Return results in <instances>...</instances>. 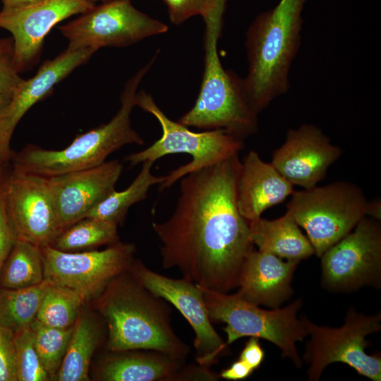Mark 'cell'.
Segmentation results:
<instances>
[{"mask_svg":"<svg viewBox=\"0 0 381 381\" xmlns=\"http://www.w3.org/2000/svg\"><path fill=\"white\" fill-rule=\"evenodd\" d=\"M241 161L236 154L180 179L171 216L153 222L162 266L204 289L228 293L237 288L243 260L253 248L249 222L237 206Z\"/></svg>","mask_w":381,"mask_h":381,"instance_id":"obj_1","label":"cell"},{"mask_svg":"<svg viewBox=\"0 0 381 381\" xmlns=\"http://www.w3.org/2000/svg\"><path fill=\"white\" fill-rule=\"evenodd\" d=\"M99 296L98 308L107 325L108 350H154L185 361L190 349L174 331L171 306L128 270L116 277Z\"/></svg>","mask_w":381,"mask_h":381,"instance_id":"obj_2","label":"cell"},{"mask_svg":"<svg viewBox=\"0 0 381 381\" xmlns=\"http://www.w3.org/2000/svg\"><path fill=\"white\" fill-rule=\"evenodd\" d=\"M308 0H279L258 15L246 34L248 101L259 114L289 89V72L301 44L302 11Z\"/></svg>","mask_w":381,"mask_h":381,"instance_id":"obj_3","label":"cell"},{"mask_svg":"<svg viewBox=\"0 0 381 381\" xmlns=\"http://www.w3.org/2000/svg\"><path fill=\"white\" fill-rule=\"evenodd\" d=\"M227 0H214L202 17L204 71L198 96L193 107L177 121L204 130L223 129L244 140L258 130V114L246 96L243 80L226 70L218 54V41Z\"/></svg>","mask_w":381,"mask_h":381,"instance_id":"obj_4","label":"cell"},{"mask_svg":"<svg viewBox=\"0 0 381 381\" xmlns=\"http://www.w3.org/2000/svg\"><path fill=\"white\" fill-rule=\"evenodd\" d=\"M155 57L126 83L121 94V106L107 123L78 135L63 150H46L28 145L12 153V168L46 177L98 166L112 152L128 144L143 145V138L132 128L131 114L135 107L138 85Z\"/></svg>","mask_w":381,"mask_h":381,"instance_id":"obj_5","label":"cell"},{"mask_svg":"<svg viewBox=\"0 0 381 381\" xmlns=\"http://www.w3.org/2000/svg\"><path fill=\"white\" fill-rule=\"evenodd\" d=\"M135 106L151 114L158 121L162 136L145 150L132 153L125 159L130 167L144 161L155 162L167 155L186 153L192 160L165 176L159 184V190L170 188L181 178L192 171L222 162L236 154L244 147L243 140L223 129L193 132L187 126L170 119L155 103L151 95L142 90L136 93Z\"/></svg>","mask_w":381,"mask_h":381,"instance_id":"obj_6","label":"cell"},{"mask_svg":"<svg viewBox=\"0 0 381 381\" xmlns=\"http://www.w3.org/2000/svg\"><path fill=\"white\" fill-rule=\"evenodd\" d=\"M200 288L211 321L226 324L224 331L227 345L243 337L266 339L277 346L282 356L290 358L297 368L301 367L303 361L296 343L308 336L303 321L296 316L302 306L301 299L283 308L268 310L238 298L235 294Z\"/></svg>","mask_w":381,"mask_h":381,"instance_id":"obj_7","label":"cell"},{"mask_svg":"<svg viewBox=\"0 0 381 381\" xmlns=\"http://www.w3.org/2000/svg\"><path fill=\"white\" fill-rule=\"evenodd\" d=\"M367 203L359 186L339 181L294 191L286 211L306 231L315 254L320 258L365 216Z\"/></svg>","mask_w":381,"mask_h":381,"instance_id":"obj_8","label":"cell"},{"mask_svg":"<svg viewBox=\"0 0 381 381\" xmlns=\"http://www.w3.org/2000/svg\"><path fill=\"white\" fill-rule=\"evenodd\" d=\"M301 319L310 336L303 354L309 365L308 380H319L324 369L336 362L347 364L373 381L381 380L380 356L365 352L368 344L366 337L381 329L380 312L368 316L350 308L344 325L337 328L319 326L305 316Z\"/></svg>","mask_w":381,"mask_h":381,"instance_id":"obj_9","label":"cell"},{"mask_svg":"<svg viewBox=\"0 0 381 381\" xmlns=\"http://www.w3.org/2000/svg\"><path fill=\"white\" fill-rule=\"evenodd\" d=\"M68 49L122 47L166 32L168 26L134 7L130 0H108L58 27Z\"/></svg>","mask_w":381,"mask_h":381,"instance_id":"obj_10","label":"cell"},{"mask_svg":"<svg viewBox=\"0 0 381 381\" xmlns=\"http://www.w3.org/2000/svg\"><path fill=\"white\" fill-rule=\"evenodd\" d=\"M41 252L44 279L87 300L99 296L116 277L129 270L136 248L119 241L102 250L65 252L46 246Z\"/></svg>","mask_w":381,"mask_h":381,"instance_id":"obj_11","label":"cell"},{"mask_svg":"<svg viewBox=\"0 0 381 381\" xmlns=\"http://www.w3.org/2000/svg\"><path fill=\"white\" fill-rule=\"evenodd\" d=\"M322 284L332 291L346 292L381 283V225L364 216L353 230L320 257Z\"/></svg>","mask_w":381,"mask_h":381,"instance_id":"obj_12","label":"cell"},{"mask_svg":"<svg viewBox=\"0 0 381 381\" xmlns=\"http://www.w3.org/2000/svg\"><path fill=\"white\" fill-rule=\"evenodd\" d=\"M7 214L17 239L51 246L61 233L48 177L12 168L1 182Z\"/></svg>","mask_w":381,"mask_h":381,"instance_id":"obj_13","label":"cell"},{"mask_svg":"<svg viewBox=\"0 0 381 381\" xmlns=\"http://www.w3.org/2000/svg\"><path fill=\"white\" fill-rule=\"evenodd\" d=\"M128 271L143 286L171 303L188 322L195 334L197 363L209 368L217 363L227 344L213 327L200 286L184 278L172 279L155 272L140 260H134Z\"/></svg>","mask_w":381,"mask_h":381,"instance_id":"obj_14","label":"cell"},{"mask_svg":"<svg viewBox=\"0 0 381 381\" xmlns=\"http://www.w3.org/2000/svg\"><path fill=\"white\" fill-rule=\"evenodd\" d=\"M95 6L87 0H43L25 7L2 8L0 28L12 35L18 71H26L37 62L44 40L54 26Z\"/></svg>","mask_w":381,"mask_h":381,"instance_id":"obj_15","label":"cell"},{"mask_svg":"<svg viewBox=\"0 0 381 381\" xmlns=\"http://www.w3.org/2000/svg\"><path fill=\"white\" fill-rule=\"evenodd\" d=\"M342 150L314 124L289 128L284 143L272 152L270 163L293 186L311 188L326 176Z\"/></svg>","mask_w":381,"mask_h":381,"instance_id":"obj_16","label":"cell"},{"mask_svg":"<svg viewBox=\"0 0 381 381\" xmlns=\"http://www.w3.org/2000/svg\"><path fill=\"white\" fill-rule=\"evenodd\" d=\"M123 164L114 159L78 171L48 177L61 231L87 217L115 190Z\"/></svg>","mask_w":381,"mask_h":381,"instance_id":"obj_17","label":"cell"},{"mask_svg":"<svg viewBox=\"0 0 381 381\" xmlns=\"http://www.w3.org/2000/svg\"><path fill=\"white\" fill-rule=\"evenodd\" d=\"M96 51L91 48H66L55 58L45 61L34 76L23 80L0 118V152L6 159H11V137L24 114Z\"/></svg>","mask_w":381,"mask_h":381,"instance_id":"obj_18","label":"cell"},{"mask_svg":"<svg viewBox=\"0 0 381 381\" xmlns=\"http://www.w3.org/2000/svg\"><path fill=\"white\" fill-rule=\"evenodd\" d=\"M299 262L252 248L243 260L235 295L252 304L278 308L292 295L291 282Z\"/></svg>","mask_w":381,"mask_h":381,"instance_id":"obj_19","label":"cell"},{"mask_svg":"<svg viewBox=\"0 0 381 381\" xmlns=\"http://www.w3.org/2000/svg\"><path fill=\"white\" fill-rule=\"evenodd\" d=\"M294 186L271 163L250 150L241 162L237 183V206L248 222L268 208L282 202L294 193Z\"/></svg>","mask_w":381,"mask_h":381,"instance_id":"obj_20","label":"cell"},{"mask_svg":"<svg viewBox=\"0 0 381 381\" xmlns=\"http://www.w3.org/2000/svg\"><path fill=\"white\" fill-rule=\"evenodd\" d=\"M101 363L98 378L105 381H181L184 362L147 349L111 351Z\"/></svg>","mask_w":381,"mask_h":381,"instance_id":"obj_21","label":"cell"},{"mask_svg":"<svg viewBox=\"0 0 381 381\" xmlns=\"http://www.w3.org/2000/svg\"><path fill=\"white\" fill-rule=\"evenodd\" d=\"M250 239L258 250L282 259L298 260L315 254L313 247L289 212L269 220L259 217L249 222Z\"/></svg>","mask_w":381,"mask_h":381,"instance_id":"obj_22","label":"cell"},{"mask_svg":"<svg viewBox=\"0 0 381 381\" xmlns=\"http://www.w3.org/2000/svg\"><path fill=\"white\" fill-rule=\"evenodd\" d=\"M100 327L87 313H80L66 351L56 373L59 381H86L91 358L100 339Z\"/></svg>","mask_w":381,"mask_h":381,"instance_id":"obj_23","label":"cell"},{"mask_svg":"<svg viewBox=\"0 0 381 381\" xmlns=\"http://www.w3.org/2000/svg\"><path fill=\"white\" fill-rule=\"evenodd\" d=\"M153 164L149 160L144 161L138 176L126 189L119 192L115 190L93 208L87 217L107 221L118 226L122 224L129 208L145 200L152 186L165 180V176H157L152 174Z\"/></svg>","mask_w":381,"mask_h":381,"instance_id":"obj_24","label":"cell"},{"mask_svg":"<svg viewBox=\"0 0 381 381\" xmlns=\"http://www.w3.org/2000/svg\"><path fill=\"white\" fill-rule=\"evenodd\" d=\"M52 284L44 279L37 285L25 288L0 287V326L14 333L30 327Z\"/></svg>","mask_w":381,"mask_h":381,"instance_id":"obj_25","label":"cell"},{"mask_svg":"<svg viewBox=\"0 0 381 381\" xmlns=\"http://www.w3.org/2000/svg\"><path fill=\"white\" fill-rule=\"evenodd\" d=\"M44 266L41 248L17 239L0 272V287L21 289L43 282Z\"/></svg>","mask_w":381,"mask_h":381,"instance_id":"obj_26","label":"cell"},{"mask_svg":"<svg viewBox=\"0 0 381 381\" xmlns=\"http://www.w3.org/2000/svg\"><path fill=\"white\" fill-rule=\"evenodd\" d=\"M119 241L118 225L94 217H85L62 231L51 245L73 252L112 245Z\"/></svg>","mask_w":381,"mask_h":381,"instance_id":"obj_27","label":"cell"},{"mask_svg":"<svg viewBox=\"0 0 381 381\" xmlns=\"http://www.w3.org/2000/svg\"><path fill=\"white\" fill-rule=\"evenodd\" d=\"M85 298L76 291L52 284L46 291L36 320L49 327L68 328L74 325Z\"/></svg>","mask_w":381,"mask_h":381,"instance_id":"obj_28","label":"cell"},{"mask_svg":"<svg viewBox=\"0 0 381 381\" xmlns=\"http://www.w3.org/2000/svg\"><path fill=\"white\" fill-rule=\"evenodd\" d=\"M40 361L50 376L59 370L70 341L73 326L57 328L47 326L36 319L30 326Z\"/></svg>","mask_w":381,"mask_h":381,"instance_id":"obj_29","label":"cell"},{"mask_svg":"<svg viewBox=\"0 0 381 381\" xmlns=\"http://www.w3.org/2000/svg\"><path fill=\"white\" fill-rule=\"evenodd\" d=\"M15 334L17 381H45L50 376L44 369L35 348L30 327Z\"/></svg>","mask_w":381,"mask_h":381,"instance_id":"obj_30","label":"cell"},{"mask_svg":"<svg viewBox=\"0 0 381 381\" xmlns=\"http://www.w3.org/2000/svg\"><path fill=\"white\" fill-rule=\"evenodd\" d=\"M14 55L12 37L0 38V93L10 99L24 80L16 67Z\"/></svg>","mask_w":381,"mask_h":381,"instance_id":"obj_31","label":"cell"},{"mask_svg":"<svg viewBox=\"0 0 381 381\" xmlns=\"http://www.w3.org/2000/svg\"><path fill=\"white\" fill-rule=\"evenodd\" d=\"M167 7L170 21L180 25L195 16L203 17L214 0H163Z\"/></svg>","mask_w":381,"mask_h":381,"instance_id":"obj_32","label":"cell"},{"mask_svg":"<svg viewBox=\"0 0 381 381\" xmlns=\"http://www.w3.org/2000/svg\"><path fill=\"white\" fill-rule=\"evenodd\" d=\"M0 381H17L14 332L0 326Z\"/></svg>","mask_w":381,"mask_h":381,"instance_id":"obj_33","label":"cell"},{"mask_svg":"<svg viewBox=\"0 0 381 381\" xmlns=\"http://www.w3.org/2000/svg\"><path fill=\"white\" fill-rule=\"evenodd\" d=\"M2 179L0 181V272L5 260L17 241L6 209L1 186Z\"/></svg>","mask_w":381,"mask_h":381,"instance_id":"obj_34","label":"cell"},{"mask_svg":"<svg viewBox=\"0 0 381 381\" xmlns=\"http://www.w3.org/2000/svg\"><path fill=\"white\" fill-rule=\"evenodd\" d=\"M265 352L258 338L251 337L241 352L239 358L254 370L259 368L264 359Z\"/></svg>","mask_w":381,"mask_h":381,"instance_id":"obj_35","label":"cell"},{"mask_svg":"<svg viewBox=\"0 0 381 381\" xmlns=\"http://www.w3.org/2000/svg\"><path fill=\"white\" fill-rule=\"evenodd\" d=\"M254 370L238 359L219 375L220 377L229 380H239L248 377Z\"/></svg>","mask_w":381,"mask_h":381,"instance_id":"obj_36","label":"cell"},{"mask_svg":"<svg viewBox=\"0 0 381 381\" xmlns=\"http://www.w3.org/2000/svg\"><path fill=\"white\" fill-rule=\"evenodd\" d=\"M365 216L380 221L381 219V202L377 199L372 202H368Z\"/></svg>","mask_w":381,"mask_h":381,"instance_id":"obj_37","label":"cell"},{"mask_svg":"<svg viewBox=\"0 0 381 381\" xmlns=\"http://www.w3.org/2000/svg\"><path fill=\"white\" fill-rule=\"evenodd\" d=\"M3 8H15L31 6L43 0H1Z\"/></svg>","mask_w":381,"mask_h":381,"instance_id":"obj_38","label":"cell"},{"mask_svg":"<svg viewBox=\"0 0 381 381\" xmlns=\"http://www.w3.org/2000/svg\"><path fill=\"white\" fill-rule=\"evenodd\" d=\"M10 100V99L0 93V118L4 114Z\"/></svg>","mask_w":381,"mask_h":381,"instance_id":"obj_39","label":"cell"},{"mask_svg":"<svg viewBox=\"0 0 381 381\" xmlns=\"http://www.w3.org/2000/svg\"><path fill=\"white\" fill-rule=\"evenodd\" d=\"M4 155L0 152V181H1L4 174H5V167L9 162Z\"/></svg>","mask_w":381,"mask_h":381,"instance_id":"obj_40","label":"cell"},{"mask_svg":"<svg viewBox=\"0 0 381 381\" xmlns=\"http://www.w3.org/2000/svg\"><path fill=\"white\" fill-rule=\"evenodd\" d=\"M87 1L92 3H95V1H105L108 0H87Z\"/></svg>","mask_w":381,"mask_h":381,"instance_id":"obj_41","label":"cell"}]
</instances>
